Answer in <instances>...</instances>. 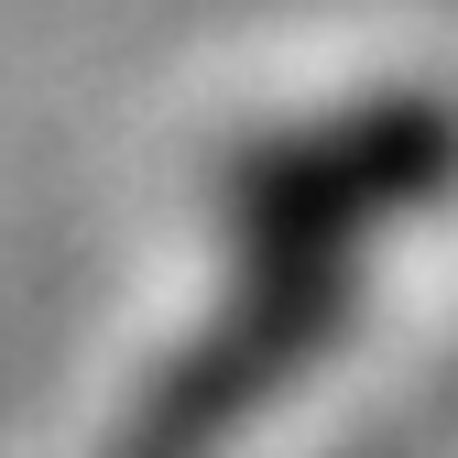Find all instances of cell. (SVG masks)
<instances>
[{
	"instance_id": "obj_1",
	"label": "cell",
	"mask_w": 458,
	"mask_h": 458,
	"mask_svg": "<svg viewBox=\"0 0 458 458\" xmlns=\"http://www.w3.org/2000/svg\"><path fill=\"white\" fill-rule=\"evenodd\" d=\"M350 284H360V251L229 241V295H218V317L197 327V350H175V371L142 393V415L121 426L109 458H218L229 426L262 415L273 393L327 350Z\"/></svg>"
},
{
	"instance_id": "obj_2",
	"label": "cell",
	"mask_w": 458,
	"mask_h": 458,
	"mask_svg": "<svg viewBox=\"0 0 458 458\" xmlns=\"http://www.w3.org/2000/svg\"><path fill=\"white\" fill-rule=\"evenodd\" d=\"M458 164V121L437 98H371L338 121L295 131L241 164L229 186V241H317V251H371L404 208H426Z\"/></svg>"
}]
</instances>
